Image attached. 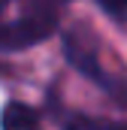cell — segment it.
<instances>
[{
  "label": "cell",
  "instance_id": "6da1fadb",
  "mask_svg": "<svg viewBox=\"0 0 127 130\" xmlns=\"http://www.w3.org/2000/svg\"><path fill=\"white\" fill-rule=\"evenodd\" d=\"M64 3L67 0H30L15 21L0 24V48H27L52 36Z\"/></svg>",
  "mask_w": 127,
  "mask_h": 130
},
{
  "label": "cell",
  "instance_id": "7a4b0ae2",
  "mask_svg": "<svg viewBox=\"0 0 127 130\" xmlns=\"http://www.w3.org/2000/svg\"><path fill=\"white\" fill-rule=\"evenodd\" d=\"M64 55H67V61L76 67L82 76H88V79H91L94 85H100L112 100H118L121 106H127V76L109 73V67L100 61L97 45L88 39V36L70 30L67 39H64Z\"/></svg>",
  "mask_w": 127,
  "mask_h": 130
},
{
  "label": "cell",
  "instance_id": "3957f363",
  "mask_svg": "<svg viewBox=\"0 0 127 130\" xmlns=\"http://www.w3.org/2000/svg\"><path fill=\"white\" fill-rule=\"evenodd\" d=\"M0 130H42L39 127V112L27 103H6L0 115Z\"/></svg>",
  "mask_w": 127,
  "mask_h": 130
},
{
  "label": "cell",
  "instance_id": "277c9868",
  "mask_svg": "<svg viewBox=\"0 0 127 130\" xmlns=\"http://www.w3.org/2000/svg\"><path fill=\"white\" fill-rule=\"evenodd\" d=\"M100 3V9L106 12V15H112V18H124L127 15V0H97Z\"/></svg>",
  "mask_w": 127,
  "mask_h": 130
},
{
  "label": "cell",
  "instance_id": "5b68a950",
  "mask_svg": "<svg viewBox=\"0 0 127 130\" xmlns=\"http://www.w3.org/2000/svg\"><path fill=\"white\" fill-rule=\"evenodd\" d=\"M82 130H127V121H82Z\"/></svg>",
  "mask_w": 127,
  "mask_h": 130
},
{
  "label": "cell",
  "instance_id": "8992f818",
  "mask_svg": "<svg viewBox=\"0 0 127 130\" xmlns=\"http://www.w3.org/2000/svg\"><path fill=\"white\" fill-rule=\"evenodd\" d=\"M6 3H9V0H0V6H6Z\"/></svg>",
  "mask_w": 127,
  "mask_h": 130
}]
</instances>
